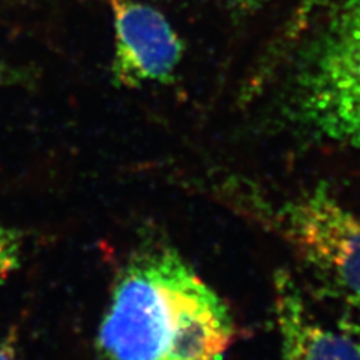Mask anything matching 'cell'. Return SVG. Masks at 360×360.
<instances>
[{
	"label": "cell",
	"instance_id": "cell-1",
	"mask_svg": "<svg viewBox=\"0 0 360 360\" xmlns=\"http://www.w3.org/2000/svg\"><path fill=\"white\" fill-rule=\"evenodd\" d=\"M234 340L225 302L168 246L120 270L98 332L104 360H224Z\"/></svg>",
	"mask_w": 360,
	"mask_h": 360
},
{
	"label": "cell",
	"instance_id": "cell-2",
	"mask_svg": "<svg viewBox=\"0 0 360 360\" xmlns=\"http://www.w3.org/2000/svg\"><path fill=\"white\" fill-rule=\"evenodd\" d=\"M285 112L314 137L360 149V0H332L303 41Z\"/></svg>",
	"mask_w": 360,
	"mask_h": 360
},
{
	"label": "cell",
	"instance_id": "cell-3",
	"mask_svg": "<svg viewBox=\"0 0 360 360\" xmlns=\"http://www.w3.org/2000/svg\"><path fill=\"white\" fill-rule=\"evenodd\" d=\"M275 219L303 260L360 305V218L320 184L283 202Z\"/></svg>",
	"mask_w": 360,
	"mask_h": 360
},
{
	"label": "cell",
	"instance_id": "cell-4",
	"mask_svg": "<svg viewBox=\"0 0 360 360\" xmlns=\"http://www.w3.org/2000/svg\"><path fill=\"white\" fill-rule=\"evenodd\" d=\"M115 27L111 80L122 89L168 84L184 59L182 38L156 8L137 0H108Z\"/></svg>",
	"mask_w": 360,
	"mask_h": 360
},
{
	"label": "cell",
	"instance_id": "cell-5",
	"mask_svg": "<svg viewBox=\"0 0 360 360\" xmlns=\"http://www.w3.org/2000/svg\"><path fill=\"white\" fill-rule=\"evenodd\" d=\"M275 312L284 360H360V344L315 317L284 270L275 276Z\"/></svg>",
	"mask_w": 360,
	"mask_h": 360
},
{
	"label": "cell",
	"instance_id": "cell-6",
	"mask_svg": "<svg viewBox=\"0 0 360 360\" xmlns=\"http://www.w3.org/2000/svg\"><path fill=\"white\" fill-rule=\"evenodd\" d=\"M21 236L0 225V284L13 275L21 264Z\"/></svg>",
	"mask_w": 360,
	"mask_h": 360
},
{
	"label": "cell",
	"instance_id": "cell-7",
	"mask_svg": "<svg viewBox=\"0 0 360 360\" xmlns=\"http://www.w3.org/2000/svg\"><path fill=\"white\" fill-rule=\"evenodd\" d=\"M32 80V72L26 68L0 62V87L25 84Z\"/></svg>",
	"mask_w": 360,
	"mask_h": 360
},
{
	"label": "cell",
	"instance_id": "cell-8",
	"mask_svg": "<svg viewBox=\"0 0 360 360\" xmlns=\"http://www.w3.org/2000/svg\"><path fill=\"white\" fill-rule=\"evenodd\" d=\"M263 2L264 0H227L230 14L238 21L254 15L262 8Z\"/></svg>",
	"mask_w": 360,
	"mask_h": 360
},
{
	"label": "cell",
	"instance_id": "cell-9",
	"mask_svg": "<svg viewBox=\"0 0 360 360\" xmlns=\"http://www.w3.org/2000/svg\"><path fill=\"white\" fill-rule=\"evenodd\" d=\"M0 360H20L13 344L0 341Z\"/></svg>",
	"mask_w": 360,
	"mask_h": 360
}]
</instances>
